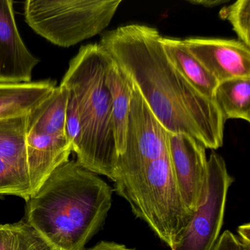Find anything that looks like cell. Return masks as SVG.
<instances>
[{
    "label": "cell",
    "mask_w": 250,
    "mask_h": 250,
    "mask_svg": "<svg viewBox=\"0 0 250 250\" xmlns=\"http://www.w3.org/2000/svg\"><path fill=\"white\" fill-rule=\"evenodd\" d=\"M157 29L121 26L99 44L130 79L159 122L172 134L185 133L206 149L223 146L225 120L214 100L200 94L168 59Z\"/></svg>",
    "instance_id": "1"
},
{
    "label": "cell",
    "mask_w": 250,
    "mask_h": 250,
    "mask_svg": "<svg viewBox=\"0 0 250 250\" xmlns=\"http://www.w3.org/2000/svg\"><path fill=\"white\" fill-rule=\"evenodd\" d=\"M112 187L77 161L60 165L27 202V223L59 250H85L112 206Z\"/></svg>",
    "instance_id": "2"
},
{
    "label": "cell",
    "mask_w": 250,
    "mask_h": 250,
    "mask_svg": "<svg viewBox=\"0 0 250 250\" xmlns=\"http://www.w3.org/2000/svg\"><path fill=\"white\" fill-rule=\"evenodd\" d=\"M61 84L72 90L78 107L81 140L74 151L77 162L112 181L118 153L112 101L105 84V52L99 43L81 46Z\"/></svg>",
    "instance_id": "3"
},
{
    "label": "cell",
    "mask_w": 250,
    "mask_h": 250,
    "mask_svg": "<svg viewBox=\"0 0 250 250\" xmlns=\"http://www.w3.org/2000/svg\"><path fill=\"white\" fill-rule=\"evenodd\" d=\"M117 194L128 202L133 213L170 249L193 216L175 182L168 151Z\"/></svg>",
    "instance_id": "4"
},
{
    "label": "cell",
    "mask_w": 250,
    "mask_h": 250,
    "mask_svg": "<svg viewBox=\"0 0 250 250\" xmlns=\"http://www.w3.org/2000/svg\"><path fill=\"white\" fill-rule=\"evenodd\" d=\"M122 0H28L24 17L32 30L61 47L68 48L107 28Z\"/></svg>",
    "instance_id": "5"
},
{
    "label": "cell",
    "mask_w": 250,
    "mask_h": 250,
    "mask_svg": "<svg viewBox=\"0 0 250 250\" xmlns=\"http://www.w3.org/2000/svg\"><path fill=\"white\" fill-rule=\"evenodd\" d=\"M68 90L57 86L27 115L25 142L33 194L72 152L65 128Z\"/></svg>",
    "instance_id": "6"
},
{
    "label": "cell",
    "mask_w": 250,
    "mask_h": 250,
    "mask_svg": "<svg viewBox=\"0 0 250 250\" xmlns=\"http://www.w3.org/2000/svg\"><path fill=\"white\" fill-rule=\"evenodd\" d=\"M169 135L133 84L125 149L118 156L112 180L116 193L140 177L150 164L167 153Z\"/></svg>",
    "instance_id": "7"
},
{
    "label": "cell",
    "mask_w": 250,
    "mask_h": 250,
    "mask_svg": "<svg viewBox=\"0 0 250 250\" xmlns=\"http://www.w3.org/2000/svg\"><path fill=\"white\" fill-rule=\"evenodd\" d=\"M234 179L223 158L212 151L208 159L206 192L187 228L171 250H211L220 235L228 190Z\"/></svg>",
    "instance_id": "8"
},
{
    "label": "cell",
    "mask_w": 250,
    "mask_h": 250,
    "mask_svg": "<svg viewBox=\"0 0 250 250\" xmlns=\"http://www.w3.org/2000/svg\"><path fill=\"white\" fill-rule=\"evenodd\" d=\"M168 155L183 200L188 210L194 214L206 192V148L189 134L169 133Z\"/></svg>",
    "instance_id": "9"
},
{
    "label": "cell",
    "mask_w": 250,
    "mask_h": 250,
    "mask_svg": "<svg viewBox=\"0 0 250 250\" xmlns=\"http://www.w3.org/2000/svg\"><path fill=\"white\" fill-rule=\"evenodd\" d=\"M27 115L0 120V195H15L25 201L33 195L26 148Z\"/></svg>",
    "instance_id": "10"
},
{
    "label": "cell",
    "mask_w": 250,
    "mask_h": 250,
    "mask_svg": "<svg viewBox=\"0 0 250 250\" xmlns=\"http://www.w3.org/2000/svg\"><path fill=\"white\" fill-rule=\"evenodd\" d=\"M184 44L219 83L250 77V47L235 39L188 38Z\"/></svg>",
    "instance_id": "11"
},
{
    "label": "cell",
    "mask_w": 250,
    "mask_h": 250,
    "mask_svg": "<svg viewBox=\"0 0 250 250\" xmlns=\"http://www.w3.org/2000/svg\"><path fill=\"white\" fill-rule=\"evenodd\" d=\"M39 62L20 36L14 2L0 0V83H30Z\"/></svg>",
    "instance_id": "12"
},
{
    "label": "cell",
    "mask_w": 250,
    "mask_h": 250,
    "mask_svg": "<svg viewBox=\"0 0 250 250\" xmlns=\"http://www.w3.org/2000/svg\"><path fill=\"white\" fill-rule=\"evenodd\" d=\"M105 84L112 101L114 134L119 156L124 153L125 149L127 124L132 97L133 83L106 52Z\"/></svg>",
    "instance_id": "13"
},
{
    "label": "cell",
    "mask_w": 250,
    "mask_h": 250,
    "mask_svg": "<svg viewBox=\"0 0 250 250\" xmlns=\"http://www.w3.org/2000/svg\"><path fill=\"white\" fill-rule=\"evenodd\" d=\"M57 87L52 80L0 83V120L28 115Z\"/></svg>",
    "instance_id": "14"
},
{
    "label": "cell",
    "mask_w": 250,
    "mask_h": 250,
    "mask_svg": "<svg viewBox=\"0 0 250 250\" xmlns=\"http://www.w3.org/2000/svg\"><path fill=\"white\" fill-rule=\"evenodd\" d=\"M161 43L168 59L180 74L200 94L213 100L219 82L194 58L183 39L162 37Z\"/></svg>",
    "instance_id": "15"
},
{
    "label": "cell",
    "mask_w": 250,
    "mask_h": 250,
    "mask_svg": "<svg viewBox=\"0 0 250 250\" xmlns=\"http://www.w3.org/2000/svg\"><path fill=\"white\" fill-rule=\"evenodd\" d=\"M213 100L225 121H250V77H237L219 83Z\"/></svg>",
    "instance_id": "16"
},
{
    "label": "cell",
    "mask_w": 250,
    "mask_h": 250,
    "mask_svg": "<svg viewBox=\"0 0 250 250\" xmlns=\"http://www.w3.org/2000/svg\"><path fill=\"white\" fill-rule=\"evenodd\" d=\"M0 250H59L27 222L0 225Z\"/></svg>",
    "instance_id": "17"
},
{
    "label": "cell",
    "mask_w": 250,
    "mask_h": 250,
    "mask_svg": "<svg viewBox=\"0 0 250 250\" xmlns=\"http://www.w3.org/2000/svg\"><path fill=\"white\" fill-rule=\"evenodd\" d=\"M220 17L229 21L240 42L250 47V0H238L225 7Z\"/></svg>",
    "instance_id": "18"
},
{
    "label": "cell",
    "mask_w": 250,
    "mask_h": 250,
    "mask_svg": "<svg viewBox=\"0 0 250 250\" xmlns=\"http://www.w3.org/2000/svg\"><path fill=\"white\" fill-rule=\"evenodd\" d=\"M66 89L68 90V98L65 107V128L72 151L74 152L81 140V125L75 96L72 90Z\"/></svg>",
    "instance_id": "19"
},
{
    "label": "cell",
    "mask_w": 250,
    "mask_h": 250,
    "mask_svg": "<svg viewBox=\"0 0 250 250\" xmlns=\"http://www.w3.org/2000/svg\"><path fill=\"white\" fill-rule=\"evenodd\" d=\"M211 250H250V247L243 244L230 231L225 230L219 235Z\"/></svg>",
    "instance_id": "20"
},
{
    "label": "cell",
    "mask_w": 250,
    "mask_h": 250,
    "mask_svg": "<svg viewBox=\"0 0 250 250\" xmlns=\"http://www.w3.org/2000/svg\"><path fill=\"white\" fill-rule=\"evenodd\" d=\"M85 250H135L113 241H102Z\"/></svg>",
    "instance_id": "21"
},
{
    "label": "cell",
    "mask_w": 250,
    "mask_h": 250,
    "mask_svg": "<svg viewBox=\"0 0 250 250\" xmlns=\"http://www.w3.org/2000/svg\"><path fill=\"white\" fill-rule=\"evenodd\" d=\"M188 3L200 5L205 8H214L229 2L228 0H187Z\"/></svg>",
    "instance_id": "22"
},
{
    "label": "cell",
    "mask_w": 250,
    "mask_h": 250,
    "mask_svg": "<svg viewBox=\"0 0 250 250\" xmlns=\"http://www.w3.org/2000/svg\"><path fill=\"white\" fill-rule=\"evenodd\" d=\"M238 234L237 236L239 238L240 241L250 247V223L244 224L240 225L238 228Z\"/></svg>",
    "instance_id": "23"
}]
</instances>
